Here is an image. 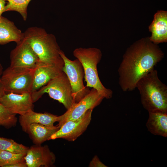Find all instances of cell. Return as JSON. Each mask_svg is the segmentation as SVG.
Instances as JSON below:
<instances>
[{
    "label": "cell",
    "instance_id": "1",
    "mask_svg": "<svg viewBox=\"0 0 167 167\" xmlns=\"http://www.w3.org/2000/svg\"><path fill=\"white\" fill-rule=\"evenodd\" d=\"M164 54L149 38L141 39L128 48L118 68V83L123 92L131 91L137 82L154 69Z\"/></svg>",
    "mask_w": 167,
    "mask_h": 167
},
{
    "label": "cell",
    "instance_id": "2",
    "mask_svg": "<svg viewBox=\"0 0 167 167\" xmlns=\"http://www.w3.org/2000/svg\"><path fill=\"white\" fill-rule=\"evenodd\" d=\"M136 88L141 104L148 113H167V86L159 79L156 70L154 69L140 79Z\"/></svg>",
    "mask_w": 167,
    "mask_h": 167
},
{
    "label": "cell",
    "instance_id": "3",
    "mask_svg": "<svg viewBox=\"0 0 167 167\" xmlns=\"http://www.w3.org/2000/svg\"><path fill=\"white\" fill-rule=\"evenodd\" d=\"M24 33V39L36 54L39 62L62 68L64 63L59 54L61 50L54 35L36 27L28 28Z\"/></svg>",
    "mask_w": 167,
    "mask_h": 167
},
{
    "label": "cell",
    "instance_id": "4",
    "mask_svg": "<svg viewBox=\"0 0 167 167\" xmlns=\"http://www.w3.org/2000/svg\"><path fill=\"white\" fill-rule=\"evenodd\" d=\"M73 54L81 63L83 67L86 86L96 89L104 98H111L113 92L105 88L99 78L97 66L102 56L101 50L96 48H77Z\"/></svg>",
    "mask_w": 167,
    "mask_h": 167
},
{
    "label": "cell",
    "instance_id": "5",
    "mask_svg": "<svg viewBox=\"0 0 167 167\" xmlns=\"http://www.w3.org/2000/svg\"><path fill=\"white\" fill-rule=\"evenodd\" d=\"M62 104L68 110L76 103L72 96L71 87L66 74L63 72L59 75L50 80L45 85L32 93L33 102L45 93Z\"/></svg>",
    "mask_w": 167,
    "mask_h": 167
},
{
    "label": "cell",
    "instance_id": "6",
    "mask_svg": "<svg viewBox=\"0 0 167 167\" xmlns=\"http://www.w3.org/2000/svg\"><path fill=\"white\" fill-rule=\"evenodd\" d=\"M35 69L10 66L6 69L1 76L5 92L32 93Z\"/></svg>",
    "mask_w": 167,
    "mask_h": 167
},
{
    "label": "cell",
    "instance_id": "7",
    "mask_svg": "<svg viewBox=\"0 0 167 167\" xmlns=\"http://www.w3.org/2000/svg\"><path fill=\"white\" fill-rule=\"evenodd\" d=\"M60 54L64 62L62 71L66 74L71 85L72 96L75 102H79L88 94L90 90L84 84V71L80 62L76 59L71 60L61 50Z\"/></svg>",
    "mask_w": 167,
    "mask_h": 167
},
{
    "label": "cell",
    "instance_id": "8",
    "mask_svg": "<svg viewBox=\"0 0 167 167\" xmlns=\"http://www.w3.org/2000/svg\"><path fill=\"white\" fill-rule=\"evenodd\" d=\"M104 97L92 88L89 93L79 102L75 103L62 115L59 116L57 126L59 128L66 122L79 118L90 109H93L100 104Z\"/></svg>",
    "mask_w": 167,
    "mask_h": 167
},
{
    "label": "cell",
    "instance_id": "9",
    "mask_svg": "<svg viewBox=\"0 0 167 167\" xmlns=\"http://www.w3.org/2000/svg\"><path fill=\"white\" fill-rule=\"evenodd\" d=\"M92 110V109H89L79 118L66 122L50 136L49 140L60 138L71 141L75 140L84 132L89 124Z\"/></svg>",
    "mask_w": 167,
    "mask_h": 167
},
{
    "label": "cell",
    "instance_id": "10",
    "mask_svg": "<svg viewBox=\"0 0 167 167\" xmlns=\"http://www.w3.org/2000/svg\"><path fill=\"white\" fill-rule=\"evenodd\" d=\"M10 56V66L12 67L35 69L39 62L37 56L24 38L17 43Z\"/></svg>",
    "mask_w": 167,
    "mask_h": 167
},
{
    "label": "cell",
    "instance_id": "11",
    "mask_svg": "<svg viewBox=\"0 0 167 167\" xmlns=\"http://www.w3.org/2000/svg\"><path fill=\"white\" fill-rule=\"evenodd\" d=\"M0 103L11 113L23 115L33 110L32 93L22 94L5 93L0 97Z\"/></svg>",
    "mask_w": 167,
    "mask_h": 167
},
{
    "label": "cell",
    "instance_id": "12",
    "mask_svg": "<svg viewBox=\"0 0 167 167\" xmlns=\"http://www.w3.org/2000/svg\"><path fill=\"white\" fill-rule=\"evenodd\" d=\"M28 167L53 166L56 156L47 145H34L29 148L24 157Z\"/></svg>",
    "mask_w": 167,
    "mask_h": 167
},
{
    "label": "cell",
    "instance_id": "13",
    "mask_svg": "<svg viewBox=\"0 0 167 167\" xmlns=\"http://www.w3.org/2000/svg\"><path fill=\"white\" fill-rule=\"evenodd\" d=\"M63 72L62 68L57 66L39 62L35 70L32 93L45 85Z\"/></svg>",
    "mask_w": 167,
    "mask_h": 167
},
{
    "label": "cell",
    "instance_id": "14",
    "mask_svg": "<svg viewBox=\"0 0 167 167\" xmlns=\"http://www.w3.org/2000/svg\"><path fill=\"white\" fill-rule=\"evenodd\" d=\"M152 33L149 38L150 41L154 44L167 41V12L160 10L154 15L153 20L149 26Z\"/></svg>",
    "mask_w": 167,
    "mask_h": 167
},
{
    "label": "cell",
    "instance_id": "15",
    "mask_svg": "<svg viewBox=\"0 0 167 167\" xmlns=\"http://www.w3.org/2000/svg\"><path fill=\"white\" fill-rule=\"evenodd\" d=\"M59 116L45 113H38L31 110L20 115L19 122L23 130L26 132L28 126L32 123H37L53 126L54 123L59 120Z\"/></svg>",
    "mask_w": 167,
    "mask_h": 167
},
{
    "label": "cell",
    "instance_id": "16",
    "mask_svg": "<svg viewBox=\"0 0 167 167\" xmlns=\"http://www.w3.org/2000/svg\"><path fill=\"white\" fill-rule=\"evenodd\" d=\"M24 38V33L15 25L14 22L2 16L0 19V44L11 41L16 43Z\"/></svg>",
    "mask_w": 167,
    "mask_h": 167
},
{
    "label": "cell",
    "instance_id": "17",
    "mask_svg": "<svg viewBox=\"0 0 167 167\" xmlns=\"http://www.w3.org/2000/svg\"><path fill=\"white\" fill-rule=\"evenodd\" d=\"M59 128L58 126H50L40 124L32 123L28 127L26 132L28 133L34 144L41 145L49 140L50 136Z\"/></svg>",
    "mask_w": 167,
    "mask_h": 167
},
{
    "label": "cell",
    "instance_id": "18",
    "mask_svg": "<svg viewBox=\"0 0 167 167\" xmlns=\"http://www.w3.org/2000/svg\"><path fill=\"white\" fill-rule=\"evenodd\" d=\"M146 126L151 134L167 137V113L149 112Z\"/></svg>",
    "mask_w": 167,
    "mask_h": 167
},
{
    "label": "cell",
    "instance_id": "19",
    "mask_svg": "<svg viewBox=\"0 0 167 167\" xmlns=\"http://www.w3.org/2000/svg\"><path fill=\"white\" fill-rule=\"evenodd\" d=\"M29 148L11 139L0 137V150L15 153H26Z\"/></svg>",
    "mask_w": 167,
    "mask_h": 167
},
{
    "label": "cell",
    "instance_id": "20",
    "mask_svg": "<svg viewBox=\"0 0 167 167\" xmlns=\"http://www.w3.org/2000/svg\"><path fill=\"white\" fill-rule=\"evenodd\" d=\"M8 1L5 6V12L15 11L21 15L23 19L26 21L27 19V8L28 5L31 0H5Z\"/></svg>",
    "mask_w": 167,
    "mask_h": 167
},
{
    "label": "cell",
    "instance_id": "21",
    "mask_svg": "<svg viewBox=\"0 0 167 167\" xmlns=\"http://www.w3.org/2000/svg\"><path fill=\"white\" fill-rule=\"evenodd\" d=\"M26 153H15L0 150V167L6 166L15 163L25 161Z\"/></svg>",
    "mask_w": 167,
    "mask_h": 167
},
{
    "label": "cell",
    "instance_id": "22",
    "mask_svg": "<svg viewBox=\"0 0 167 167\" xmlns=\"http://www.w3.org/2000/svg\"><path fill=\"white\" fill-rule=\"evenodd\" d=\"M16 115L11 113L0 103V126L7 128L15 126L17 120Z\"/></svg>",
    "mask_w": 167,
    "mask_h": 167
},
{
    "label": "cell",
    "instance_id": "23",
    "mask_svg": "<svg viewBox=\"0 0 167 167\" xmlns=\"http://www.w3.org/2000/svg\"><path fill=\"white\" fill-rule=\"evenodd\" d=\"M89 166L90 167H107L100 160L97 156H95L89 163Z\"/></svg>",
    "mask_w": 167,
    "mask_h": 167
},
{
    "label": "cell",
    "instance_id": "24",
    "mask_svg": "<svg viewBox=\"0 0 167 167\" xmlns=\"http://www.w3.org/2000/svg\"><path fill=\"white\" fill-rule=\"evenodd\" d=\"M3 71V67L1 64L0 63V97L5 93L4 87L1 79V76Z\"/></svg>",
    "mask_w": 167,
    "mask_h": 167
},
{
    "label": "cell",
    "instance_id": "25",
    "mask_svg": "<svg viewBox=\"0 0 167 167\" xmlns=\"http://www.w3.org/2000/svg\"><path fill=\"white\" fill-rule=\"evenodd\" d=\"M27 164L25 161L18 162L14 164L7 165L6 167H27Z\"/></svg>",
    "mask_w": 167,
    "mask_h": 167
},
{
    "label": "cell",
    "instance_id": "26",
    "mask_svg": "<svg viewBox=\"0 0 167 167\" xmlns=\"http://www.w3.org/2000/svg\"><path fill=\"white\" fill-rule=\"evenodd\" d=\"M5 0H0V19L2 16V14L5 12Z\"/></svg>",
    "mask_w": 167,
    "mask_h": 167
}]
</instances>
